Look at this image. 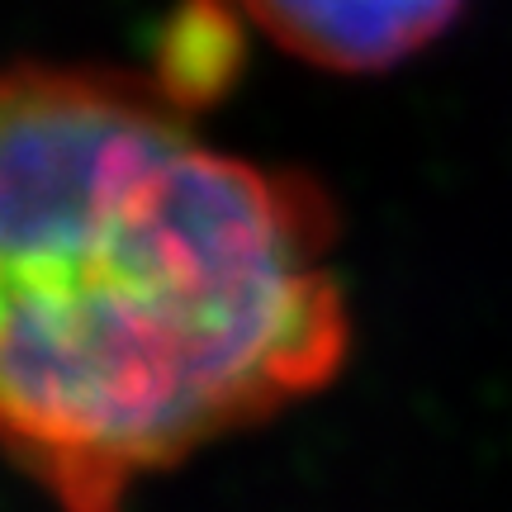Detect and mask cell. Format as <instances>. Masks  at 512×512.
I'll return each mask as SVG.
<instances>
[{"label": "cell", "mask_w": 512, "mask_h": 512, "mask_svg": "<svg viewBox=\"0 0 512 512\" xmlns=\"http://www.w3.org/2000/svg\"><path fill=\"white\" fill-rule=\"evenodd\" d=\"M337 214L204 143L152 76L0 72V456L57 512H124L328 389L351 356Z\"/></svg>", "instance_id": "6da1fadb"}, {"label": "cell", "mask_w": 512, "mask_h": 512, "mask_svg": "<svg viewBox=\"0 0 512 512\" xmlns=\"http://www.w3.org/2000/svg\"><path fill=\"white\" fill-rule=\"evenodd\" d=\"M275 48L332 76H380L427 53L465 0H238Z\"/></svg>", "instance_id": "7a4b0ae2"}, {"label": "cell", "mask_w": 512, "mask_h": 512, "mask_svg": "<svg viewBox=\"0 0 512 512\" xmlns=\"http://www.w3.org/2000/svg\"><path fill=\"white\" fill-rule=\"evenodd\" d=\"M238 19H247L238 0H181L157 38V62L147 72L152 86L185 114L223 100L242 67Z\"/></svg>", "instance_id": "3957f363"}]
</instances>
